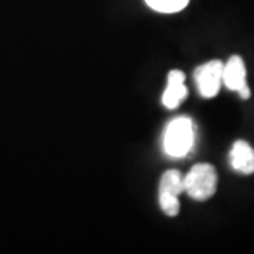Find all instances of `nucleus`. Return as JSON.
Listing matches in <instances>:
<instances>
[{
    "instance_id": "423d86ee",
    "label": "nucleus",
    "mask_w": 254,
    "mask_h": 254,
    "mask_svg": "<svg viewBox=\"0 0 254 254\" xmlns=\"http://www.w3.org/2000/svg\"><path fill=\"white\" fill-rule=\"evenodd\" d=\"M188 96L185 86V73L180 69H173L167 76V86L163 93V105L167 109H177Z\"/></svg>"
},
{
    "instance_id": "20e7f679",
    "label": "nucleus",
    "mask_w": 254,
    "mask_h": 254,
    "mask_svg": "<svg viewBox=\"0 0 254 254\" xmlns=\"http://www.w3.org/2000/svg\"><path fill=\"white\" fill-rule=\"evenodd\" d=\"M193 79L202 98H215L223 85V63L219 60H212L202 64L195 69Z\"/></svg>"
},
{
    "instance_id": "7ed1b4c3",
    "label": "nucleus",
    "mask_w": 254,
    "mask_h": 254,
    "mask_svg": "<svg viewBox=\"0 0 254 254\" xmlns=\"http://www.w3.org/2000/svg\"><path fill=\"white\" fill-rule=\"evenodd\" d=\"M184 177L178 170H168L163 174L158 185L160 208L170 218L180 213V195L184 193Z\"/></svg>"
},
{
    "instance_id": "39448f33",
    "label": "nucleus",
    "mask_w": 254,
    "mask_h": 254,
    "mask_svg": "<svg viewBox=\"0 0 254 254\" xmlns=\"http://www.w3.org/2000/svg\"><path fill=\"white\" fill-rule=\"evenodd\" d=\"M223 85L230 91L237 92L242 99H249L252 91L247 85L246 64L239 55H232L226 64H223Z\"/></svg>"
},
{
    "instance_id": "6e6552de",
    "label": "nucleus",
    "mask_w": 254,
    "mask_h": 254,
    "mask_svg": "<svg viewBox=\"0 0 254 254\" xmlns=\"http://www.w3.org/2000/svg\"><path fill=\"white\" fill-rule=\"evenodd\" d=\"M145 3L150 9L155 10L158 13L171 14V13H178L185 9L190 0H145Z\"/></svg>"
},
{
    "instance_id": "f257e3e1",
    "label": "nucleus",
    "mask_w": 254,
    "mask_h": 254,
    "mask_svg": "<svg viewBox=\"0 0 254 254\" xmlns=\"http://www.w3.org/2000/svg\"><path fill=\"white\" fill-rule=\"evenodd\" d=\"M195 143L193 123L190 118L174 119L165 128L163 140L164 153L171 158H181L190 153Z\"/></svg>"
},
{
    "instance_id": "0eeeda50",
    "label": "nucleus",
    "mask_w": 254,
    "mask_h": 254,
    "mask_svg": "<svg viewBox=\"0 0 254 254\" xmlns=\"http://www.w3.org/2000/svg\"><path fill=\"white\" fill-rule=\"evenodd\" d=\"M229 161L233 171L242 175H252L254 174V148L245 140H237L230 148Z\"/></svg>"
},
{
    "instance_id": "f03ea898",
    "label": "nucleus",
    "mask_w": 254,
    "mask_h": 254,
    "mask_svg": "<svg viewBox=\"0 0 254 254\" xmlns=\"http://www.w3.org/2000/svg\"><path fill=\"white\" fill-rule=\"evenodd\" d=\"M184 190L193 200L205 202L210 199L218 190L216 168L208 163L193 165L184 177Z\"/></svg>"
}]
</instances>
